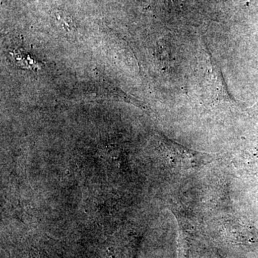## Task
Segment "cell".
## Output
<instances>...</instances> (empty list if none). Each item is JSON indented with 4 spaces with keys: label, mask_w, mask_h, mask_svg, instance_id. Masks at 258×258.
Wrapping results in <instances>:
<instances>
[{
    "label": "cell",
    "mask_w": 258,
    "mask_h": 258,
    "mask_svg": "<svg viewBox=\"0 0 258 258\" xmlns=\"http://www.w3.org/2000/svg\"><path fill=\"white\" fill-rule=\"evenodd\" d=\"M54 16L56 21L60 25L61 28L63 29L64 31L71 32L75 30V25L73 19L67 13L61 10H55L54 12Z\"/></svg>",
    "instance_id": "7a4b0ae2"
},
{
    "label": "cell",
    "mask_w": 258,
    "mask_h": 258,
    "mask_svg": "<svg viewBox=\"0 0 258 258\" xmlns=\"http://www.w3.org/2000/svg\"><path fill=\"white\" fill-rule=\"evenodd\" d=\"M13 55L19 66L25 67L28 69H38L40 63L31 58V56L23 53V51L15 50Z\"/></svg>",
    "instance_id": "6da1fadb"
}]
</instances>
